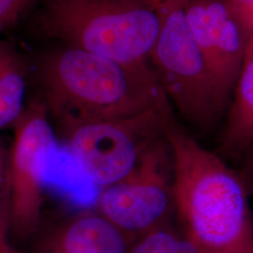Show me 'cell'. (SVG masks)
<instances>
[{
    "label": "cell",
    "mask_w": 253,
    "mask_h": 253,
    "mask_svg": "<svg viewBox=\"0 0 253 253\" xmlns=\"http://www.w3.org/2000/svg\"><path fill=\"white\" fill-rule=\"evenodd\" d=\"M173 163L174 211L203 253H253L251 199L237 171L181 128L166 129Z\"/></svg>",
    "instance_id": "obj_1"
},
{
    "label": "cell",
    "mask_w": 253,
    "mask_h": 253,
    "mask_svg": "<svg viewBox=\"0 0 253 253\" xmlns=\"http://www.w3.org/2000/svg\"><path fill=\"white\" fill-rule=\"evenodd\" d=\"M37 66L42 100L60 128L171 104L153 66L136 68L64 45L43 53Z\"/></svg>",
    "instance_id": "obj_2"
},
{
    "label": "cell",
    "mask_w": 253,
    "mask_h": 253,
    "mask_svg": "<svg viewBox=\"0 0 253 253\" xmlns=\"http://www.w3.org/2000/svg\"><path fill=\"white\" fill-rule=\"evenodd\" d=\"M161 27L149 0H42L31 20L36 36L136 68L152 67Z\"/></svg>",
    "instance_id": "obj_3"
},
{
    "label": "cell",
    "mask_w": 253,
    "mask_h": 253,
    "mask_svg": "<svg viewBox=\"0 0 253 253\" xmlns=\"http://www.w3.org/2000/svg\"><path fill=\"white\" fill-rule=\"evenodd\" d=\"M159 11L162 27L150 63L181 118L207 132L224 112L208 64L190 33L184 8L163 6Z\"/></svg>",
    "instance_id": "obj_4"
},
{
    "label": "cell",
    "mask_w": 253,
    "mask_h": 253,
    "mask_svg": "<svg viewBox=\"0 0 253 253\" xmlns=\"http://www.w3.org/2000/svg\"><path fill=\"white\" fill-rule=\"evenodd\" d=\"M173 119L172 105L166 104L128 118L60 129L83 172L105 188L131 172L146 150L165 136Z\"/></svg>",
    "instance_id": "obj_5"
},
{
    "label": "cell",
    "mask_w": 253,
    "mask_h": 253,
    "mask_svg": "<svg viewBox=\"0 0 253 253\" xmlns=\"http://www.w3.org/2000/svg\"><path fill=\"white\" fill-rule=\"evenodd\" d=\"M7 156L8 235L23 241L40 230L44 163L54 145L49 113L41 99H31L12 126Z\"/></svg>",
    "instance_id": "obj_6"
},
{
    "label": "cell",
    "mask_w": 253,
    "mask_h": 253,
    "mask_svg": "<svg viewBox=\"0 0 253 253\" xmlns=\"http://www.w3.org/2000/svg\"><path fill=\"white\" fill-rule=\"evenodd\" d=\"M173 163L166 134L151 145L122 180L103 188L98 212L127 235H140L170 221Z\"/></svg>",
    "instance_id": "obj_7"
},
{
    "label": "cell",
    "mask_w": 253,
    "mask_h": 253,
    "mask_svg": "<svg viewBox=\"0 0 253 253\" xmlns=\"http://www.w3.org/2000/svg\"><path fill=\"white\" fill-rule=\"evenodd\" d=\"M184 13L225 111L253 39V23L228 0H189Z\"/></svg>",
    "instance_id": "obj_8"
},
{
    "label": "cell",
    "mask_w": 253,
    "mask_h": 253,
    "mask_svg": "<svg viewBox=\"0 0 253 253\" xmlns=\"http://www.w3.org/2000/svg\"><path fill=\"white\" fill-rule=\"evenodd\" d=\"M37 233L33 253H128L135 240L99 212H83Z\"/></svg>",
    "instance_id": "obj_9"
},
{
    "label": "cell",
    "mask_w": 253,
    "mask_h": 253,
    "mask_svg": "<svg viewBox=\"0 0 253 253\" xmlns=\"http://www.w3.org/2000/svg\"><path fill=\"white\" fill-rule=\"evenodd\" d=\"M227 108L217 153L239 160L253 146V36Z\"/></svg>",
    "instance_id": "obj_10"
},
{
    "label": "cell",
    "mask_w": 253,
    "mask_h": 253,
    "mask_svg": "<svg viewBox=\"0 0 253 253\" xmlns=\"http://www.w3.org/2000/svg\"><path fill=\"white\" fill-rule=\"evenodd\" d=\"M29 65L18 46L0 40V130L13 126L26 107Z\"/></svg>",
    "instance_id": "obj_11"
},
{
    "label": "cell",
    "mask_w": 253,
    "mask_h": 253,
    "mask_svg": "<svg viewBox=\"0 0 253 253\" xmlns=\"http://www.w3.org/2000/svg\"><path fill=\"white\" fill-rule=\"evenodd\" d=\"M128 253H203L182 228L170 221L138 236Z\"/></svg>",
    "instance_id": "obj_12"
},
{
    "label": "cell",
    "mask_w": 253,
    "mask_h": 253,
    "mask_svg": "<svg viewBox=\"0 0 253 253\" xmlns=\"http://www.w3.org/2000/svg\"><path fill=\"white\" fill-rule=\"evenodd\" d=\"M39 0H0V33L16 27Z\"/></svg>",
    "instance_id": "obj_13"
},
{
    "label": "cell",
    "mask_w": 253,
    "mask_h": 253,
    "mask_svg": "<svg viewBox=\"0 0 253 253\" xmlns=\"http://www.w3.org/2000/svg\"><path fill=\"white\" fill-rule=\"evenodd\" d=\"M7 156L0 142V230L8 226V195H7Z\"/></svg>",
    "instance_id": "obj_14"
},
{
    "label": "cell",
    "mask_w": 253,
    "mask_h": 253,
    "mask_svg": "<svg viewBox=\"0 0 253 253\" xmlns=\"http://www.w3.org/2000/svg\"><path fill=\"white\" fill-rule=\"evenodd\" d=\"M239 161L241 164L237 172L243 181L250 199L253 201V146L239 159Z\"/></svg>",
    "instance_id": "obj_15"
},
{
    "label": "cell",
    "mask_w": 253,
    "mask_h": 253,
    "mask_svg": "<svg viewBox=\"0 0 253 253\" xmlns=\"http://www.w3.org/2000/svg\"><path fill=\"white\" fill-rule=\"evenodd\" d=\"M253 23V0H228Z\"/></svg>",
    "instance_id": "obj_16"
},
{
    "label": "cell",
    "mask_w": 253,
    "mask_h": 253,
    "mask_svg": "<svg viewBox=\"0 0 253 253\" xmlns=\"http://www.w3.org/2000/svg\"><path fill=\"white\" fill-rule=\"evenodd\" d=\"M0 253H13V246L8 235V226L0 230Z\"/></svg>",
    "instance_id": "obj_17"
},
{
    "label": "cell",
    "mask_w": 253,
    "mask_h": 253,
    "mask_svg": "<svg viewBox=\"0 0 253 253\" xmlns=\"http://www.w3.org/2000/svg\"><path fill=\"white\" fill-rule=\"evenodd\" d=\"M189 0H163V6L167 7H181L184 8ZM162 6V7H163ZM161 7V8H162Z\"/></svg>",
    "instance_id": "obj_18"
},
{
    "label": "cell",
    "mask_w": 253,
    "mask_h": 253,
    "mask_svg": "<svg viewBox=\"0 0 253 253\" xmlns=\"http://www.w3.org/2000/svg\"><path fill=\"white\" fill-rule=\"evenodd\" d=\"M154 5V7L157 9H161L163 6V0H149Z\"/></svg>",
    "instance_id": "obj_19"
},
{
    "label": "cell",
    "mask_w": 253,
    "mask_h": 253,
    "mask_svg": "<svg viewBox=\"0 0 253 253\" xmlns=\"http://www.w3.org/2000/svg\"><path fill=\"white\" fill-rule=\"evenodd\" d=\"M13 253H22V252H20V251H18L17 249H15L14 247H13Z\"/></svg>",
    "instance_id": "obj_20"
}]
</instances>
